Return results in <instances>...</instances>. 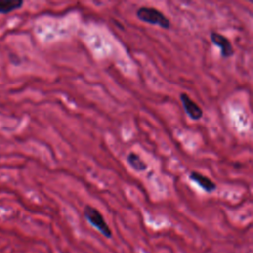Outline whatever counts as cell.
<instances>
[{
    "label": "cell",
    "mask_w": 253,
    "mask_h": 253,
    "mask_svg": "<svg viewBox=\"0 0 253 253\" xmlns=\"http://www.w3.org/2000/svg\"><path fill=\"white\" fill-rule=\"evenodd\" d=\"M136 17L141 22L154 26H159L162 29L170 28V20L161 11L153 7H139L136 10Z\"/></svg>",
    "instance_id": "cell-1"
},
{
    "label": "cell",
    "mask_w": 253,
    "mask_h": 253,
    "mask_svg": "<svg viewBox=\"0 0 253 253\" xmlns=\"http://www.w3.org/2000/svg\"><path fill=\"white\" fill-rule=\"evenodd\" d=\"M84 217L86 220L93 226L95 227L103 236L106 238H112L113 232L112 229L110 228L109 224L107 223L104 215L94 207L90 205H86L84 207Z\"/></svg>",
    "instance_id": "cell-2"
},
{
    "label": "cell",
    "mask_w": 253,
    "mask_h": 253,
    "mask_svg": "<svg viewBox=\"0 0 253 253\" xmlns=\"http://www.w3.org/2000/svg\"><path fill=\"white\" fill-rule=\"evenodd\" d=\"M210 37H211V42L219 47L220 54L222 57L227 58V57H230L233 55L234 48H233V45L228 38H226L225 36H223L217 32H211Z\"/></svg>",
    "instance_id": "cell-3"
},
{
    "label": "cell",
    "mask_w": 253,
    "mask_h": 253,
    "mask_svg": "<svg viewBox=\"0 0 253 253\" xmlns=\"http://www.w3.org/2000/svg\"><path fill=\"white\" fill-rule=\"evenodd\" d=\"M180 100L186 114L190 117V119H192L193 121H199L200 119H202L204 114L202 108L195 101H193L188 94L181 93Z\"/></svg>",
    "instance_id": "cell-4"
},
{
    "label": "cell",
    "mask_w": 253,
    "mask_h": 253,
    "mask_svg": "<svg viewBox=\"0 0 253 253\" xmlns=\"http://www.w3.org/2000/svg\"><path fill=\"white\" fill-rule=\"evenodd\" d=\"M189 179L198 184L207 193H212L216 189V184L212 180L199 172L192 171L189 175Z\"/></svg>",
    "instance_id": "cell-5"
},
{
    "label": "cell",
    "mask_w": 253,
    "mask_h": 253,
    "mask_svg": "<svg viewBox=\"0 0 253 253\" xmlns=\"http://www.w3.org/2000/svg\"><path fill=\"white\" fill-rule=\"evenodd\" d=\"M126 162L136 172H144L148 168L145 161L135 152H129L127 154Z\"/></svg>",
    "instance_id": "cell-6"
},
{
    "label": "cell",
    "mask_w": 253,
    "mask_h": 253,
    "mask_svg": "<svg viewBox=\"0 0 253 253\" xmlns=\"http://www.w3.org/2000/svg\"><path fill=\"white\" fill-rule=\"evenodd\" d=\"M23 5V0H0V14L7 15L13 11L19 10Z\"/></svg>",
    "instance_id": "cell-7"
}]
</instances>
